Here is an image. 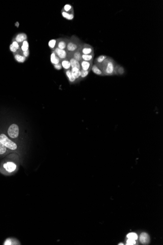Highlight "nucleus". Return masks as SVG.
<instances>
[{"label": "nucleus", "mask_w": 163, "mask_h": 245, "mask_svg": "<svg viewBox=\"0 0 163 245\" xmlns=\"http://www.w3.org/2000/svg\"><path fill=\"white\" fill-rule=\"evenodd\" d=\"M117 64L111 57H108L100 64H96L102 71L105 76L116 75L115 67Z\"/></svg>", "instance_id": "obj_1"}, {"label": "nucleus", "mask_w": 163, "mask_h": 245, "mask_svg": "<svg viewBox=\"0 0 163 245\" xmlns=\"http://www.w3.org/2000/svg\"><path fill=\"white\" fill-rule=\"evenodd\" d=\"M83 43L78 37L73 35L69 40L66 50L68 53H73Z\"/></svg>", "instance_id": "obj_2"}, {"label": "nucleus", "mask_w": 163, "mask_h": 245, "mask_svg": "<svg viewBox=\"0 0 163 245\" xmlns=\"http://www.w3.org/2000/svg\"><path fill=\"white\" fill-rule=\"evenodd\" d=\"M0 143L11 150H14L17 148V146L15 142L9 139L7 136L3 134L0 135Z\"/></svg>", "instance_id": "obj_3"}, {"label": "nucleus", "mask_w": 163, "mask_h": 245, "mask_svg": "<svg viewBox=\"0 0 163 245\" xmlns=\"http://www.w3.org/2000/svg\"><path fill=\"white\" fill-rule=\"evenodd\" d=\"M8 133L9 136L11 138H17L18 136L19 133L18 126L16 124H13L11 125L8 129Z\"/></svg>", "instance_id": "obj_4"}, {"label": "nucleus", "mask_w": 163, "mask_h": 245, "mask_svg": "<svg viewBox=\"0 0 163 245\" xmlns=\"http://www.w3.org/2000/svg\"><path fill=\"white\" fill-rule=\"evenodd\" d=\"M69 39L66 38H60L56 39V47L61 49L66 50L67 45Z\"/></svg>", "instance_id": "obj_5"}, {"label": "nucleus", "mask_w": 163, "mask_h": 245, "mask_svg": "<svg viewBox=\"0 0 163 245\" xmlns=\"http://www.w3.org/2000/svg\"><path fill=\"white\" fill-rule=\"evenodd\" d=\"M81 54L85 55L94 54V48L91 45L84 43L81 50Z\"/></svg>", "instance_id": "obj_6"}, {"label": "nucleus", "mask_w": 163, "mask_h": 245, "mask_svg": "<svg viewBox=\"0 0 163 245\" xmlns=\"http://www.w3.org/2000/svg\"><path fill=\"white\" fill-rule=\"evenodd\" d=\"M54 51L56 55L59 58V59L61 60L66 59L67 57V52L66 50H61L57 47L55 48L53 50Z\"/></svg>", "instance_id": "obj_7"}, {"label": "nucleus", "mask_w": 163, "mask_h": 245, "mask_svg": "<svg viewBox=\"0 0 163 245\" xmlns=\"http://www.w3.org/2000/svg\"><path fill=\"white\" fill-rule=\"evenodd\" d=\"M80 66H81V70H85V71H91V67L93 65V61H86L81 60V61L80 62Z\"/></svg>", "instance_id": "obj_8"}, {"label": "nucleus", "mask_w": 163, "mask_h": 245, "mask_svg": "<svg viewBox=\"0 0 163 245\" xmlns=\"http://www.w3.org/2000/svg\"><path fill=\"white\" fill-rule=\"evenodd\" d=\"M84 43H83L73 53V57L78 62H80L81 60V50Z\"/></svg>", "instance_id": "obj_9"}, {"label": "nucleus", "mask_w": 163, "mask_h": 245, "mask_svg": "<svg viewBox=\"0 0 163 245\" xmlns=\"http://www.w3.org/2000/svg\"><path fill=\"white\" fill-rule=\"evenodd\" d=\"M4 167L7 171L9 172L14 171L16 168V164L12 162H8L4 164Z\"/></svg>", "instance_id": "obj_10"}, {"label": "nucleus", "mask_w": 163, "mask_h": 245, "mask_svg": "<svg viewBox=\"0 0 163 245\" xmlns=\"http://www.w3.org/2000/svg\"><path fill=\"white\" fill-rule=\"evenodd\" d=\"M50 61L53 65L61 63V60L56 55L54 51H52V53L50 55Z\"/></svg>", "instance_id": "obj_11"}, {"label": "nucleus", "mask_w": 163, "mask_h": 245, "mask_svg": "<svg viewBox=\"0 0 163 245\" xmlns=\"http://www.w3.org/2000/svg\"><path fill=\"white\" fill-rule=\"evenodd\" d=\"M71 72L73 77L76 80L81 78V70L76 68H71Z\"/></svg>", "instance_id": "obj_12"}, {"label": "nucleus", "mask_w": 163, "mask_h": 245, "mask_svg": "<svg viewBox=\"0 0 163 245\" xmlns=\"http://www.w3.org/2000/svg\"><path fill=\"white\" fill-rule=\"evenodd\" d=\"M61 64L62 66V68H63L65 71L70 70V69L71 68L70 62L67 58L61 60Z\"/></svg>", "instance_id": "obj_13"}, {"label": "nucleus", "mask_w": 163, "mask_h": 245, "mask_svg": "<svg viewBox=\"0 0 163 245\" xmlns=\"http://www.w3.org/2000/svg\"><path fill=\"white\" fill-rule=\"evenodd\" d=\"M140 240L141 242L143 244H146L149 242V237L148 235L145 233H142L140 236Z\"/></svg>", "instance_id": "obj_14"}, {"label": "nucleus", "mask_w": 163, "mask_h": 245, "mask_svg": "<svg viewBox=\"0 0 163 245\" xmlns=\"http://www.w3.org/2000/svg\"><path fill=\"white\" fill-rule=\"evenodd\" d=\"M69 61L70 62L71 68H76L79 69L80 70L81 69L80 62H78V61H77L76 59H75L73 57L69 59Z\"/></svg>", "instance_id": "obj_15"}, {"label": "nucleus", "mask_w": 163, "mask_h": 245, "mask_svg": "<svg viewBox=\"0 0 163 245\" xmlns=\"http://www.w3.org/2000/svg\"><path fill=\"white\" fill-rule=\"evenodd\" d=\"M91 70L92 72L96 74V75H99V76H105L102 71L100 69V68L95 64H93L92 67H91Z\"/></svg>", "instance_id": "obj_16"}, {"label": "nucleus", "mask_w": 163, "mask_h": 245, "mask_svg": "<svg viewBox=\"0 0 163 245\" xmlns=\"http://www.w3.org/2000/svg\"><path fill=\"white\" fill-rule=\"evenodd\" d=\"M27 36L26 34L24 33H19L15 38V40L18 43H22L25 41H26L27 39Z\"/></svg>", "instance_id": "obj_17"}, {"label": "nucleus", "mask_w": 163, "mask_h": 245, "mask_svg": "<svg viewBox=\"0 0 163 245\" xmlns=\"http://www.w3.org/2000/svg\"><path fill=\"white\" fill-rule=\"evenodd\" d=\"M61 14L62 16L64 18L68 20H72L74 17V14H70L67 12H66L64 11L63 9H62L61 10Z\"/></svg>", "instance_id": "obj_18"}, {"label": "nucleus", "mask_w": 163, "mask_h": 245, "mask_svg": "<svg viewBox=\"0 0 163 245\" xmlns=\"http://www.w3.org/2000/svg\"><path fill=\"white\" fill-rule=\"evenodd\" d=\"M65 75H66V76H67V78L68 79V81H69V82L70 83H75L76 80H75V79L73 77V76L72 75L71 72V70H68L65 71Z\"/></svg>", "instance_id": "obj_19"}, {"label": "nucleus", "mask_w": 163, "mask_h": 245, "mask_svg": "<svg viewBox=\"0 0 163 245\" xmlns=\"http://www.w3.org/2000/svg\"><path fill=\"white\" fill-rule=\"evenodd\" d=\"M94 56V54L88 55H81V60L86 61H89V62L93 61Z\"/></svg>", "instance_id": "obj_20"}, {"label": "nucleus", "mask_w": 163, "mask_h": 245, "mask_svg": "<svg viewBox=\"0 0 163 245\" xmlns=\"http://www.w3.org/2000/svg\"><path fill=\"white\" fill-rule=\"evenodd\" d=\"M14 58L17 62L20 63H24L26 60V58L25 56L19 54H15L14 55Z\"/></svg>", "instance_id": "obj_21"}, {"label": "nucleus", "mask_w": 163, "mask_h": 245, "mask_svg": "<svg viewBox=\"0 0 163 245\" xmlns=\"http://www.w3.org/2000/svg\"><path fill=\"white\" fill-rule=\"evenodd\" d=\"M107 57L108 56L107 55H100L94 60V64H101Z\"/></svg>", "instance_id": "obj_22"}, {"label": "nucleus", "mask_w": 163, "mask_h": 245, "mask_svg": "<svg viewBox=\"0 0 163 245\" xmlns=\"http://www.w3.org/2000/svg\"><path fill=\"white\" fill-rule=\"evenodd\" d=\"M125 70L123 67H121L120 65L117 64L115 67V73L116 75H123L125 73Z\"/></svg>", "instance_id": "obj_23"}, {"label": "nucleus", "mask_w": 163, "mask_h": 245, "mask_svg": "<svg viewBox=\"0 0 163 245\" xmlns=\"http://www.w3.org/2000/svg\"><path fill=\"white\" fill-rule=\"evenodd\" d=\"M63 9L66 12H67V13H69L70 14H74L73 8L71 5H69V4L65 5L63 7Z\"/></svg>", "instance_id": "obj_24"}, {"label": "nucleus", "mask_w": 163, "mask_h": 245, "mask_svg": "<svg viewBox=\"0 0 163 245\" xmlns=\"http://www.w3.org/2000/svg\"><path fill=\"white\" fill-rule=\"evenodd\" d=\"M48 46L52 51H53L56 47V39H52L48 42Z\"/></svg>", "instance_id": "obj_25"}, {"label": "nucleus", "mask_w": 163, "mask_h": 245, "mask_svg": "<svg viewBox=\"0 0 163 245\" xmlns=\"http://www.w3.org/2000/svg\"><path fill=\"white\" fill-rule=\"evenodd\" d=\"M28 47H29L28 43L27 40L22 42V45L21 46V48L22 52L27 51L28 50Z\"/></svg>", "instance_id": "obj_26"}, {"label": "nucleus", "mask_w": 163, "mask_h": 245, "mask_svg": "<svg viewBox=\"0 0 163 245\" xmlns=\"http://www.w3.org/2000/svg\"><path fill=\"white\" fill-rule=\"evenodd\" d=\"M127 237L128 239L136 240L138 238V235L135 233L131 232V233H129L127 235Z\"/></svg>", "instance_id": "obj_27"}, {"label": "nucleus", "mask_w": 163, "mask_h": 245, "mask_svg": "<svg viewBox=\"0 0 163 245\" xmlns=\"http://www.w3.org/2000/svg\"><path fill=\"white\" fill-rule=\"evenodd\" d=\"M90 72V71H85L81 69V78H84L86 77L88 75Z\"/></svg>", "instance_id": "obj_28"}, {"label": "nucleus", "mask_w": 163, "mask_h": 245, "mask_svg": "<svg viewBox=\"0 0 163 245\" xmlns=\"http://www.w3.org/2000/svg\"><path fill=\"white\" fill-rule=\"evenodd\" d=\"M7 151V147L0 143V155L4 154Z\"/></svg>", "instance_id": "obj_29"}, {"label": "nucleus", "mask_w": 163, "mask_h": 245, "mask_svg": "<svg viewBox=\"0 0 163 245\" xmlns=\"http://www.w3.org/2000/svg\"><path fill=\"white\" fill-rule=\"evenodd\" d=\"M12 45H13L18 51H22L21 49L20 48V47L19 46V45L18 43L15 40V41H13V42H12Z\"/></svg>", "instance_id": "obj_30"}, {"label": "nucleus", "mask_w": 163, "mask_h": 245, "mask_svg": "<svg viewBox=\"0 0 163 245\" xmlns=\"http://www.w3.org/2000/svg\"><path fill=\"white\" fill-rule=\"evenodd\" d=\"M136 244V241L135 240L128 239L127 242V245H133Z\"/></svg>", "instance_id": "obj_31"}, {"label": "nucleus", "mask_w": 163, "mask_h": 245, "mask_svg": "<svg viewBox=\"0 0 163 245\" xmlns=\"http://www.w3.org/2000/svg\"><path fill=\"white\" fill-rule=\"evenodd\" d=\"M10 50L13 53H15L16 54L18 52V50L13 45H12V44H11L10 45Z\"/></svg>", "instance_id": "obj_32"}, {"label": "nucleus", "mask_w": 163, "mask_h": 245, "mask_svg": "<svg viewBox=\"0 0 163 245\" xmlns=\"http://www.w3.org/2000/svg\"><path fill=\"white\" fill-rule=\"evenodd\" d=\"M53 66H54L55 69H56V70H60L62 68V66L61 65V63H60L58 64H56V65H53Z\"/></svg>", "instance_id": "obj_33"}, {"label": "nucleus", "mask_w": 163, "mask_h": 245, "mask_svg": "<svg viewBox=\"0 0 163 245\" xmlns=\"http://www.w3.org/2000/svg\"><path fill=\"white\" fill-rule=\"evenodd\" d=\"M29 55V50H28L27 51H25V52H23V55L24 56H25L26 58L27 57H28V56Z\"/></svg>", "instance_id": "obj_34"}, {"label": "nucleus", "mask_w": 163, "mask_h": 245, "mask_svg": "<svg viewBox=\"0 0 163 245\" xmlns=\"http://www.w3.org/2000/svg\"><path fill=\"white\" fill-rule=\"evenodd\" d=\"M5 245H11V243L9 240H8L5 243Z\"/></svg>", "instance_id": "obj_35"}, {"label": "nucleus", "mask_w": 163, "mask_h": 245, "mask_svg": "<svg viewBox=\"0 0 163 245\" xmlns=\"http://www.w3.org/2000/svg\"><path fill=\"white\" fill-rule=\"evenodd\" d=\"M15 25L17 26V27H18L19 25V24L18 22H17V23L15 24Z\"/></svg>", "instance_id": "obj_36"}, {"label": "nucleus", "mask_w": 163, "mask_h": 245, "mask_svg": "<svg viewBox=\"0 0 163 245\" xmlns=\"http://www.w3.org/2000/svg\"><path fill=\"white\" fill-rule=\"evenodd\" d=\"M119 245H124V244H123V243H120V244H119Z\"/></svg>", "instance_id": "obj_37"}]
</instances>
